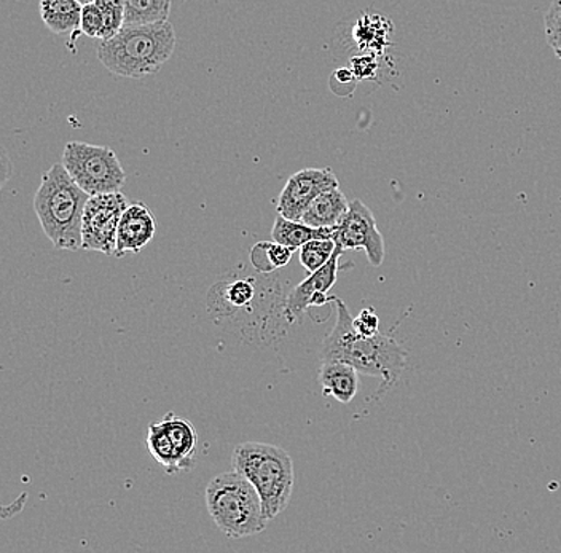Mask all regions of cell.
Segmentation results:
<instances>
[{"label": "cell", "mask_w": 561, "mask_h": 553, "mask_svg": "<svg viewBox=\"0 0 561 553\" xmlns=\"http://www.w3.org/2000/svg\"><path fill=\"white\" fill-rule=\"evenodd\" d=\"M336 321L331 334L321 346L322 360H336L353 366L357 372L368 377H380L378 394L391 390L401 380L407 366L405 349L388 335L363 337L354 331L348 307L339 297H333Z\"/></svg>", "instance_id": "6da1fadb"}, {"label": "cell", "mask_w": 561, "mask_h": 553, "mask_svg": "<svg viewBox=\"0 0 561 553\" xmlns=\"http://www.w3.org/2000/svg\"><path fill=\"white\" fill-rule=\"evenodd\" d=\"M178 36L170 21L123 26L98 45V58L108 72L128 79L153 76L170 61Z\"/></svg>", "instance_id": "7a4b0ae2"}, {"label": "cell", "mask_w": 561, "mask_h": 553, "mask_svg": "<svg viewBox=\"0 0 561 553\" xmlns=\"http://www.w3.org/2000/svg\"><path fill=\"white\" fill-rule=\"evenodd\" d=\"M90 195L70 177L65 164H53L42 177L34 211L56 250H82L83 212Z\"/></svg>", "instance_id": "3957f363"}, {"label": "cell", "mask_w": 561, "mask_h": 553, "mask_svg": "<svg viewBox=\"0 0 561 553\" xmlns=\"http://www.w3.org/2000/svg\"><path fill=\"white\" fill-rule=\"evenodd\" d=\"M233 471L244 475L261 495L270 521L289 506L294 489V463L284 448L263 442H243L231 454Z\"/></svg>", "instance_id": "277c9868"}, {"label": "cell", "mask_w": 561, "mask_h": 553, "mask_svg": "<svg viewBox=\"0 0 561 553\" xmlns=\"http://www.w3.org/2000/svg\"><path fill=\"white\" fill-rule=\"evenodd\" d=\"M206 506L216 527L230 539L262 533L270 521L257 489L237 471L224 472L208 483Z\"/></svg>", "instance_id": "5b68a950"}, {"label": "cell", "mask_w": 561, "mask_h": 553, "mask_svg": "<svg viewBox=\"0 0 561 553\" xmlns=\"http://www.w3.org/2000/svg\"><path fill=\"white\" fill-rule=\"evenodd\" d=\"M62 164L90 197L122 192L126 173L114 150L105 146L72 141L62 152Z\"/></svg>", "instance_id": "8992f818"}, {"label": "cell", "mask_w": 561, "mask_h": 553, "mask_svg": "<svg viewBox=\"0 0 561 553\" xmlns=\"http://www.w3.org/2000/svg\"><path fill=\"white\" fill-rule=\"evenodd\" d=\"M198 433L188 419L170 412L149 425L147 447L150 457L168 475L191 471L198 457Z\"/></svg>", "instance_id": "52a82bcc"}, {"label": "cell", "mask_w": 561, "mask_h": 553, "mask_svg": "<svg viewBox=\"0 0 561 553\" xmlns=\"http://www.w3.org/2000/svg\"><path fill=\"white\" fill-rule=\"evenodd\" d=\"M129 203L122 192L88 198L82 223V250L115 255L118 223Z\"/></svg>", "instance_id": "ba28073f"}, {"label": "cell", "mask_w": 561, "mask_h": 553, "mask_svg": "<svg viewBox=\"0 0 561 553\" xmlns=\"http://www.w3.org/2000/svg\"><path fill=\"white\" fill-rule=\"evenodd\" d=\"M333 241L343 250L366 251L368 262L380 267L385 261V240L370 209L360 199L350 201V209L335 227Z\"/></svg>", "instance_id": "9c48e42d"}, {"label": "cell", "mask_w": 561, "mask_h": 553, "mask_svg": "<svg viewBox=\"0 0 561 553\" xmlns=\"http://www.w3.org/2000/svg\"><path fill=\"white\" fill-rule=\"evenodd\" d=\"M339 187V178L329 168H307L293 174L279 195L278 215L301 220L308 206L324 192Z\"/></svg>", "instance_id": "30bf717a"}, {"label": "cell", "mask_w": 561, "mask_h": 553, "mask_svg": "<svg viewBox=\"0 0 561 553\" xmlns=\"http://www.w3.org/2000/svg\"><path fill=\"white\" fill-rule=\"evenodd\" d=\"M343 252L345 250L336 244L331 261L324 267L316 269L314 273H308V278L290 292L286 307H284V320L289 324H296L307 313L308 308L324 307V304L333 302V297H328V293L339 278V262Z\"/></svg>", "instance_id": "8fae6325"}, {"label": "cell", "mask_w": 561, "mask_h": 553, "mask_svg": "<svg viewBox=\"0 0 561 553\" xmlns=\"http://www.w3.org/2000/svg\"><path fill=\"white\" fill-rule=\"evenodd\" d=\"M157 233V219L144 203L129 205L123 212L117 232V251L115 257L138 254L146 250L147 244L153 240Z\"/></svg>", "instance_id": "7c38bea8"}, {"label": "cell", "mask_w": 561, "mask_h": 553, "mask_svg": "<svg viewBox=\"0 0 561 553\" xmlns=\"http://www.w3.org/2000/svg\"><path fill=\"white\" fill-rule=\"evenodd\" d=\"M319 383L324 394L332 395L340 404H350L359 391V372L350 364L322 360Z\"/></svg>", "instance_id": "4fadbf2b"}, {"label": "cell", "mask_w": 561, "mask_h": 553, "mask_svg": "<svg viewBox=\"0 0 561 553\" xmlns=\"http://www.w3.org/2000/svg\"><path fill=\"white\" fill-rule=\"evenodd\" d=\"M82 10L79 0H41V16L45 26L58 36L70 34V44L80 34Z\"/></svg>", "instance_id": "5bb4252c"}, {"label": "cell", "mask_w": 561, "mask_h": 553, "mask_svg": "<svg viewBox=\"0 0 561 553\" xmlns=\"http://www.w3.org/2000/svg\"><path fill=\"white\" fill-rule=\"evenodd\" d=\"M348 199H346L345 194L336 187L319 195V197L308 206L301 220L308 223V226L316 227V229H332V227L339 226L340 220L348 212Z\"/></svg>", "instance_id": "9a60e30c"}, {"label": "cell", "mask_w": 561, "mask_h": 553, "mask_svg": "<svg viewBox=\"0 0 561 553\" xmlns=\"http://www.w3.org/2000/svg\"><path fill=\"white\" fill-rule=\"evenodd\" d=\"M335 227L332 229H316L308 226L304 220L287 219V217L278 215L273 226L272 237L276 243L284 244L293 251L300 250L308 241L313 240H333Z\"/></svg>", "instance_id": "2e32d148"}, {"label": "cell", "mask_w": 561, "mask_h": 553, "mask_svg": "<svg viewBox=\"0 0 561 553\" xmlns=\"http://www.w3.org/2000/svg\"><path fill=\"white\" fill-rule=\"evenodd\" d=\"M170 13L171 0H126L125 26L161 23Z\"/></svg>", "instance_id": "e0dca14e"}, {"label": "cell", "mask_w": 561, "mask_h": 553, "mask_svg": "<svg viewBox=\"0 0 561 553\" xmlns=\"http://www.w3.org/2000/svg\"><path fill=\"white\" fill-rule=\"evenodd\" d=\"M294 251L276 241H261L251 250V262L259 273H272L293 261Z\"/></svg>", "instance_id": "ac0fdd59"}, {"label": "cell", "mask_w": 561, "mask_h": 553, "mask_svg": "<svg viewBox=\"0 0 561 553\" xmlns=\"http://www.w3.org/2000/svg\"><path fill=\"white\" fill-rule=\"evenodd\" d=\"M336 243L332 240H313L300 247V264L308 273L324 267L331 261Z\"/></svg>", "instance_id": "d6986e66"}, {"label": "cell", "mask_w": 561, "mask_h": 553, "mask_svg": "<svg viewBox=\"0 0 561 553\" xmlns=\"http://www.w3.org/2000/svg\"><path fill=\"white\" fill-rule=\"evenodd\" d=\"M224 302L230 308H244L255 299V285L252 279H237L222 289Z\"/></svg>", "instance_id": "ffe728a7"}, {"label": "cell", "mask_w": 561, "mask_h": 553, "mask_svg": "<svg viewBox=\"0 0 561 553\" xmlns=\"http://www.w3.org/2000/svg\"><path fill=\"white\" fill-rule=\"evenodd\" d=\"M105 19L104 38L114 37L125 26L126 0H96Z\"/></svg>", "instance_id": "44dd1931"}, {"label": "cell", "mask_w": 561, "mask_h": 553, "mask_svg": "<svg viewBox=\"0 0 561 553\" xmlns=\"http://www.w3.org/2000/svg\"><path fill=\"white\" fill-rule=\"evenodd\" d=\"M105 31V19L103 10L96 3L83 5L82 21H80V34L90 38L103 41Z\"/></svg>", "instance_id": "7402d4cb"}, {"label": "cell", "mask_w": 561, "mask_h": 553, "mask_svg": "<svg viewBox=\"0 0 561 553\" xmlns=\"http://www.w3.org/2000/svg\"><path fill=\"white\" fill-rule=\"evenodd\" d=\"M543 26H546V37L550 48L557 58L561 59V0H552L543 16Z\"/></svg>", "instance_id": "603a6c76"}, {"label": "cell", "mask_w": 561, "mask_h": 553, "mask_svg": "<svg viewBox=\"0 0 561 553\" xmlns=\"http://www.w3.org/2000/svg\"><path fill=\"white\" fill-rule=\"evenodd\" d=\"M353 325L354 331L363 337H375L380 334V318L371 308H366L356 318H353Z\"/></svg>", "instance_id": "cb8c5ba5"}, {"label": "cell", "mask_w": 561, "mask_h": 553, "mask_svg": "<svg viewBox=\"0 0 561 553\" xmlns=\"http://www.w3.org/2000/svg\"><path fill=\"white\" fill-rule=\"evenodd\" d=\"M79 2L82 3V5H88V3H94L96 0H79Z\"/></svg>", "instance_id": "d4e9b609"}]
</instances>
